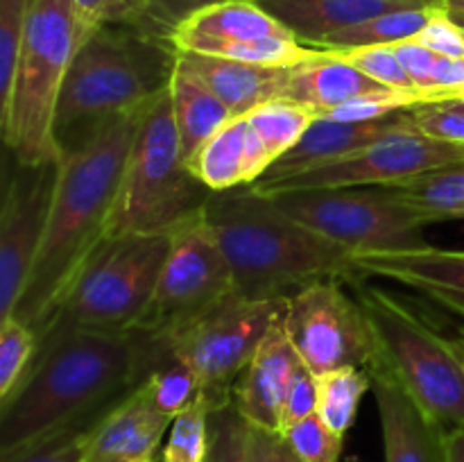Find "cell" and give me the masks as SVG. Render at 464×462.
I'll use <instances>...</instances> for the list:
<instances>
[{
	"mask_svg": "<svg viewBox=\"0 0 464 462\" xmlns=\"http://www.w3.org/2000/svg\"><path fill=\"white\" fill-rule=\"evenodd\" d=\"M447 462H464V426L447 430Z\"/></svg>",
	"mask_w": 464,
	"mask_h": 462,
	"instance_id": "681fc988",
	"label": "cell"
},
{
	"mask_svg": "<svg viewBox=\"0 0 464 462\" xmlns=\"http://www.w3.org/2000/svg\"><path fill=\"white\" fill-rule=\"evenodd\" d=\"M462 32H464V30H462Z\"/></svg>",
	"mask_w": 464,
	"mask_h": 462,
	"instance_id": "9f6ffc18",
	"label": "cell"
},
{
	"mask_svg": "<svg viewBox=\"0 0 464 462\" xmlns=\"http://www.w3.org/2000/svg\"><path fill=\"white\" fill-rule=\"evenodd\" d=\"M383 188L411 207L426 225L464 220V159Z\"/></svg>",
	"mask_w": 464,
	"mask_h": 462,
	"instance_id": "d4e9b609",
	"label": "cell"
},
{
	"mask_svg": "<svg viewBox=\"0 0 464 462\" xmlns=\"http://www.w3.org/2000/svg\"><path fill=\"white\" fill-rule=\"evenodd\" d=\"M177 48L139 27L107 25L86 39L62 86L54 118L59 152L77 148L98 127L143 107L168 89Z\"/></svg>",
	"mask_w": 464,
	"mask_h": 462,
	"instance_id": "277c9868",
	"label": "cell"
},
{
	"mask_svg": "<svg viewBox=\"0 0 464 462\" xmlns=\"http://www.w3.org/2000/svg\"><path fill=\"white\" fill-rule=\"evenodd\" d=\"M397 53L399 62L406 68L408 77H411L412 86H415L417 95L421 102H435L438 98V84H435V68H438L440 54L421 45L417 39L401 41V43L392 45Z\"/></svg>",
	"mask_w": 464,
	"mask_h": 462,
	"instance_id": "b9f144b4",
	"label": "cell"
},
{
	"mask_svg": "<svg viewBox=\"0 0 464 462\" xmlns=\"http://www.w3.org/2000/svg\"><path fill=\"white\" fill-rule=\"evenodd\" d=\"M236 294L234 276L204 216L172 231L157 293L136 329L170 338Z\"/></svg>",
	"mask_w": 464,
	"mask_h": 462,
	"instance_id": "8fae6325",
	"label": "cell"
},
{
	"mask_svg": "<svg viewBox=\"0 0 464 462\" xmlns=\"http://www.w3.org/2000/svg\"><path fill=\"white\" fill-rule=\"evenodd\" d=\"M102 419V417H100ZM95 421L68 426L23 451L0 457V462H89L86 457V435Z\"/></svg>",
	"mask_w": 464,
	"mask_h": 462,
	"instance_id": "8d00e7d4",
	"label": "cell"
},
{
	"mask_svg": "<svg viewBox=\"0 0 464 462\" xmlns=\"http://www.w3.org/2000/svg\"><path fill=\"white\" fill-rule=\"evenodd\" d=\"M148 370L150 344L139 329L63 331L39 340L30 371L0 401V457L98 421L143 385Z\"/></svg>",
	"mask_w": 464,
	"mask_h": 462,
	"instance_id": "6da1fadb",
	"label": "cell"
},
{
	"mask_svg": "<svg viewBox=\"0 0 464 462\" xmlns=\"http://www.w3.org/2000/svg\"><path fill=\"white\" fill-rule=\"evenodd\" d=\"M211 193L188 168L170 93L161 91L145 104L109 236L170 234L202 216Z\"/></svg>",
	"mask_w": 464,
	"mask_h": 462,
	"instance_id": "52a82bcc",
	"label": "cell"
},
{
	"mask_svg": "<svg viewBox=\"0 0 464 462\" xmlns=\"http://www.w3.org/2000/svg\"><path fill=\"white\" fill-rule=\"evenodd\" d=\"M272 199L295 220L352 254L429 247L424 236L429 225L383 186L302 190Z\"/></svg>",
	"mask_w": 464,
	"mask_h": 462,
	"instance_id": "9c48e42d",
	"label": "cell"
},
{
	"mask_svg": "<svg viewBox=\"0 0 464 462\" xmlns=\"http://www.w3.org/2000/svg\"><path fill=\"white\" fill-rule=\"evenodd\" d=\"M299 462H340L343 456V435L334 433L320 415H311L284 430Z\"/></svg>",
	"mask_w": 464,
	"mask_h": 462,
	"instance_id": "74e56055",
	"label": "cell"
},
{
	"mask_svg": "<svg viewBox=\"0 0 464 462\" xmlns=\"http://www.w3.org/2000/svg\"><path fill=\"white\" fill-rule=\"evenodd\" d=\"M435 84H438V98H435V102L456 100L464 89V57H440L438 68H435Z\"/></svg>",
	"mask_w": 464,
	"mask_h": 462,
	"instance_id": "7dc6e473",
	"label": "cell"
},
{
	"mask_svg": "<svg viewBox=\"0 0 464 462\" xmlns=\"http://www.w3.org/2000/svg\"><path fill=\"white\" fill-rule=\"evenodd\" d=\"M285 308L288 299L252 302L236 293L184 331L159 340L193 367L202 388L199 397L216 410L234 399L236 380Z\"/></svg>",
	"mask_w": 464,
	"mask_h": 462,
	"instance_id": "30bf717a",
	"label": "cell"
},
{
	"mask_svg": "<svg viewBox=\"0 0 464 462\" xmlns=\"http://www.w3.org/2000/svg\"><path fill=\"white\" fill-rule=\"evenodd\" d=\"M347 281H320L288 299L285 333L313 374L340 367H367L376 356L374 338L356 294Z\"/></svg>",
	"mask_w": 464,
	"mask_h": 462,
	"instance_id": "4fadbf2b",
	"label": "cell"
},
{
	"mask_svg": "<svg viewBox=\"0 0 464 462\" xmlns=\"http://www.w3.org/2000/svg\"><path fill=\"white\" fill-rule=\"evenodd\" d=\"M32 0H0V98L9 91Z\"/></svg>",
	"mask_w": 464,
	"mask_h": 462,
	"instance_id": "f35d334b",
	"label": "cell"
},
{
	"mask_svg": "<svg viewBox=\"0 0 464 462\" xmlns=\"http://www.w3.org/2000/svg\"><path fill=\"white\" fill-rule=\"evenodd\" d=\"M145 104L111 118L77 148L62 152L44 243L14 308V317L25 322L36 335L45 329L91 254L109 238Z\"/></svg>",
	"mask_w": 464,
	"mask_h": 462,
	"instance_id": "7a4b0ae2",
	"label": "cell"
},
{
	"mask_svg": "<svg viewBox=\"0 0 464 462\" xmlns=\"http://www.w3.org/2000/svg\"><path fill=\"white\" fill-rule=\"evenodd\" d=\"M93 32L72 0H32L12 84L0 98L3 139L14 161L36 166L57 159L54 118L75 54Z\"/></svg>",
	"mask_w": 464,
	"mask_h": 462,
	"instance_id": "5b68a950",
	"label": "cell"
},
{
	"mask_svg": "<svg viewBox=\"0 0 464 462\" xmlns=\"http://www.w3.org/2000/svg\"><path fill=\"white\" fill-rule=\"evenodd\" d=\"M381 91L390 89L358 71L340 53L315 50V54L308 57L306 62L290 68L285 98L304 104L320 118L349 100H356L367 93H381Z\"/></svg>",
	"mask_w": 464,
	"mask_h": 462,
	"instance_id": "7402d4cb",
	"label": "cell"
},
{
	"mask_svg": "<svg viewBox=\"0 0 464 462\" xmlns=\"http://www.w3.org/2000/svg\"><path fill=\"white\" fill-rule=\"evenodd\" d=\"M415 100L397 93V91H381V93H367L356 100H349V102L340 104L338 109L320 118H331V120L338 122H374L403 111V109L415 107Z\"/></svg>",
	"mask_w": 464,
	"mask_h": 462,
	"instance_id": "60d3db41",
	"label": "cell"
},
{
	"mask_svg": "<svg viewBox=\"0 0 464 462\" xmlns=\"http://www.w3.org/2000/svg\"><path fill=\"white\" fill-rule=\"evenodd\" d=\"M421 45H426L429 50H433L440 57H453L460 59L464 57V32L458 23H453V18L449 16L447 9L435 7L430 14L429 23H426L424 30L417 36Z\"/></svg>",
	"mask_w": 464,
	"mask_h": 462,
	"instance_id": "7bdbcfd3",
	"label": "cell"
},
{
	"mask_svg": "<svg viewBox=\"0 0 464 462\" xmlns=\"http://www.w3.org/2000/svg\"><path fill=\"white\" fill-rule=\"evenodd\" d=\"M270 166H272V157L270 152H267L266 143H263L261 136H258L247 122L245 152H243V184H254L256 179H261Z\"/></svg>",
	"mask_w": 464,
	"mask_h": 462,
	"instance_id": "bcb514c9",
	"label": "cell"
},
{
	"mask_svg": "<svg viewBox=\"0 0 464 462\" xmlns=\"http://www.w3.org/2000/svg\"><path fill=\"white\" fill-rule=\"evenodd\" d=\"M411 116L417 130L424 131L430 139L464 145V102H458V100L421 102L411 107Z\"/></svg>",
	"mask_w": 464,
	"mask_h": 462,
	"instance_id": "ab89813d",
	"label": "cell"
},
{
	"mask_svg": "<svg viewBox=\"0 0 464 462\" xmlns=\"http://www.w3.org/2000/svg\"><path fill=\"white\" fill-rule=\"evenodd\" d=\"M172 45L181 53L208 54V57L231 59V62L254 63V66H276L293 68L297 63L306 62L315 54V48L299 43L297 39H249V41H227L211 39V36H193V34H172Z\"/></svg>",
	"mask_w": 464,
	"mask_h": 462,
	"instance_id": "484cf974",
	"label": "cell"
},
{
	"mask_svg": "<svg viewBox=\"0 0 464 462\" xmlns=\"http://www.w3.org/2000/svg\"><path fill=\"white\" fill-rule=\"evenodd\" d=\"M249 460L252 462H299L284 433L256 428L249 424Z\"/></svg>",
	"mask_w": 464,
	"mask_h": 462,
	"instance_id": "f6af8a7d",
	"label": "cell"
},
{
	"mask_svg": "<svg viewBox=\"0 0 464 462\" xmlns=\"http://www.w3.org/2000/svg\"><path fill=\"white\" fill-rule=\"evenodd\" d=\"M208 417L211 406L204 401V397H198L186 410H181L168 430L161 462H207L211 444Z\"/></svg>",
	"mask_w": 464,
	"mask_h": 462,
	"instance_id": "d6a6232c",
	"label": "cell"
},
{
	"mask_svg": "<svg viewBox=\"0 0 464 462\" xmlns=\"http://www.w3.org/2000/svg\"><path fill=\"white\" fill-rule=\"evenodd\" d=\"M340 54L347 62H352L358 71L365 72L367 77L383 84L385 89L408 95V98H412L420 104V95H417L415 86H412L411 77H408L403 63L399 62L392 45H372V48H356Z\"/></svg>",
	"mask_w": 464,
	"mask_h": 462,
	"instance_id": "d590c367",
	"label": "cell"
},
{
	"mask_svg": "<svg viewBox=\"0 0 464 462\" xmlns=\"http://www.w3.org/2000/svg\"><path fill=\"white\" fill-rule=\"evenodd\" d=\"M254 3H258V0H254Z\"/></svg>",
	"mask_w": 464,
	"mask_h": 462,
	"instance_id": "11a10c76",
	"label": "cell"
},
{
	"mask_svg": "<svg viewBox=\"0 0 464 462\" xmlns=\"http://www.w3.org/2000/svg\"><path fill=\"white\" fill-rule=\"evenodd\" d=\"M456 100H458V102H464V89L460 91V95H458V98H456Z\"/></svg>",
	"mask_w": 464,
	"mask_h": 462,
	"instance_id": "db71d44e",
	"label": "cell"
},
{
	"mask_svg": "<svg viewBox=\"0 0 464 462\" xmlns=\"http://www.w3.org/2000/svg\"><path fill=\"white\" fill-rule=\"evenodd\" d=\"M440 7L447 9V12L464 14V0H440Z\"/></svg>",
	"mask_w": 464,
	"mask_h": 462,
	"instance_id": "816d5d0a",
	"label": "cell"
},
{
	"mask_svg": "<svg viewBox=\"0 0 464 462\" xmlns=\"http://www.w3.org/2000/svg\"><path fill=\"white\" fill-rule=\"evenodd\" d=\"M170 245L172 231L109 236L91 254L36 338L63 331L125 333L136 329L148 315Z\"/></svg>",
	"mask_w": 464,
	"mask_h": 462,
	"instance_id": "ba28073f",
	"label": "cell"
},
{
	"mask_svg": "<svg viewBox=\"0 0 464 462\" xmlns=\"http://www.w3.org/2000/svg\"><path fill=\"white\" fill-rule=\"evenodd\" d=\"M372 390L370 371L362 367H340L317 376V415L334 433L347 435L356 421L361 399Z\"/></svg>",
	"mask_w": 464,
	"mask_h": 462,
	"instance_id": "f546056e",
	"label": "cell"
},
{
	"mask_svg": "<svg viewBox=\"0 0 464 462\" xmlns=\"http://www.w3.org/2000/svg\"><path fill=\"white\" fill-rule=\"evenodd\" d=\"M207 462H252L249 460V421L238 410L234 399L211 410L208 417Z\"/></svg>",
	"mask_w": 464,
	"mask_h": 462,
	"instance_id": "e575fe53",
	"label": "cell"
},
{
	"mask_svg": "<svg viewBox=\"0 0 464 462\" xmlns=\"http://www.w3.org/2000/svg\"><path fill=\"white\" fill-rule=\"evenodd\" d=\"M284 320L285 315H281L272 324L234 388V401L245 419L272 433L284 430L285 394L304 362L285 333Z\"/></svg>",
	"mask_w": 464,
	"mask_h": 462,
	"instance_id": "2e32d148",
	"label": "cell"
},
{
	"mask_svg": "<svg viewBox=\"0 0 464 462\" xmlns=\"http://www.w3.org/2000/svg\"><path fill=\"white\" fill-rule=\"evenodd\" d=\"M177 54L211 86L213 93L229 107L234 118H247L263 104L285 98L290 68L254 66L181 50H177Z\"/></svg>",
	"mask_w": 464,
	"mask_h": 462,
	"instance_id": "44dd1931",
	"label": "cell"
},
{
	"mask_svg": "<svg viewBox=\"0 0 464 462\" xmlns=\"http://www.w3.org/2000/svg\"><path fill=\"white\" fill-rule=\"evenodd\" d=\"M202 216L240 297L290 299L320 281L361 279L347 247L308 229L249 186L211 193Z\"/></svg>",
	"mask_w": 464,
	"mask_h": 462,
	"instance_id": "3957f363",
	"label": "cell"
},
{
	"mask_svg": "<svg viewBox=\"0 0 464 462\" xmlns=\"http://www.w3.org/2000/svg\"><path fill=\"white\" fill-rule=\"evenodd\" d=\"M464 159V145L444 143L430 139L417 130L415 120L408 116L401 125L385 131L365 148L347 154V157L331 161L315 170L302 175L285 177V179L267 181V184H245L256 193L276 197L285 193H302V190L324 188H353V186H388L406 181L411 177L429 172L433 168Z\"/></svg>",
	"mask_w": 464,
	"mask_h": 462,
	"instance_id": "7c38bea8",
	"label": "cell"
},
{
	"mask_svg": "<svg viewBox=\"0 0 464 462\" xmlns=\"http://www.w3.org/2000/svg\"><path fill=\"white\" fill-rule=\"evenodd\" d=\"M435 7L424 9H403V12H390L376 16L372 21L353 25L349 30L335 32L317 41L313 48L329 50V53H347L356 48H372V45H394L401 41H411L420 36L429 23Z\"/></svg>",
	"mask_w": 464,
	"mask_h": 462,
	"instance_id": "f1b7e54d",
	"label": "cell"
},
{
	"mask_svg": "<svg viewBox=\"0 0 464 462\" xmlns=\"http://www.w3.org/2000/svg\"><path fill=\"white\" fill-rule=\"evenodd\" d=\"M245 134H247V118H234L188 161L195 177L213 193L245 186Z\"/></svg>",
	"mask_w": 464,
	"mask_h": 462,
	"instance_id": "83f0119b",
	"label": "cell"
},
{
	"mask_svg": "<svg viewBox=\"0 0 464 462\" xmlns=\"http://www.w3.org/2000/svg\"><path fill=\"white\" fill-rule=\"evenodd\" d=\"M82 25L89 32L100 27H139L150 34L170 39L172 30L163 23L157 0H72Z\"/></svg>",
	"mask_w": 464,
	"mask_h": 462,
	"instance_id": "1f68e13d",
	"label": "cell"
},
{
	"mask_svg": "<svg viewBox=\"0 0 464 462\" xmlns=\"http://www.w3.org/2000/svg\"><path fill=\"white\" fill-rule=\"evenodd\" d=\"M39 349L34 331L18 317L0 320V401L9 397L30 371Z\"/></svg>",
	"mask_w": 464,
	"mask_h": 462,
	"instance_id": "836d02e7",
	"label": "cell"
},
{
	"mask_svg": "<svg viewBox=\"0 0 464 462\" xmlns=\"http://www.w3.org/2000/svg\"><path fill=\"white\" fill-rule=\"evenodd\" d=\"M447 14L453 18V23H458V25L464 30V14H460V12H447Z\"/></svg>",
	"mask_w": 464,
	"mask_h": 462,
	"instance_id": "f5cc1de1",
	"label": "cell"
},
{
	"mask_svg": "<svg viewBox=\"0 0 464 462\" xmlns=\"http://www.w3.org/2000/svg\"><path fill=\"white\" fill-rule=\"evenodd\" d=\"M157 3H159V14H161L163 23L175 32L177 25H181L186 18L202 12V9L211 7V5L225 3V0H157Z\"/></svg>",
	"mask_w": 464,
	"mask_h": 462,
	"instance_id": "c3c4849f",
	"label": "cell"
},
{
	"mask_svg": "<svg viewBox=\"0 0 464 462\" xmlns=\"http://www.w3.org/2000/svg\"><path fill=\"white\" fill-rule=\"evenodd\" d=\"M361 279H383L421 294L464 297V249L429 247L411 252L353 254Z\"/></svg>",
	"mask_w": 464,
	"mask_h": 462,
	"instance_id": "ffe728a7",
	"label": "cell"
},
{
	"mask_svg": "<svg viewBox=\"0 0 464 462\" xmlns=\"http://www.w3.org/2000/svg\"><path fill=\"white\" fill-rule=\"evenodd\" d=\"M406 116L408 109L374 122H338L331 120V118H315L313 125L306 130V134L299 139V143L290 148L284 157L276 159L267 168L266 175L254 181V184L285 179V177L302 175V172L315 170V168L326 166V163L338 161V159L365 148L367 143L383 136L385 131L401 125Z\"/></svg>",
	"mask_w": 464,
	"mask_h": 462,
	"instance_id": "d6986e66",
	"label": "cell"
},
{
	"mask_svg": "<svg viewBox=\"0 0 464 462\" xmlns=\"http://www.w3.org/2000/svg\"><path fill=\"white\" fill-rule=\"evenodd\" d=\"M361 302L383 365L444 430L464 426V347L430 326L390 290L347 281ZM372 361V362H374Z\"/></svg>",
	"mask_w": 464,
	"mask_h": 462,
	"instance_id": "8992f818",
	"label": "cell"
},
{
	"mask_svg": "<svg viewBox=\"0 0 464 462\" xmlns=\"http://www.w3.org/2000/svg\"><path fill=\"white\" fill-rule=\"evenodd\" d=\"M150 335V333H148ZM152 340V365L143 380L145 392L163 415L175 419L181 410L190 406L202 394L199 379L184 358L175 356L159 338Z\"/></svg>",
	"mask_w": 464,
	"mask_h": 462,
	"instance_id": "4316f807",
	"label": "cell"
},
{
	"mask_svg": "<svg viewBox=\"0 0 464 462\" xmlns=\"http://www.w3.org/2000/svg\"><path fill=\"white\" fill-rule=\"evenodd\" d=\"M59 161L62 154L36 166L14 161L16 172L5 181L0 208V320L14 315L44 243L59 181Z\"/></svg>",
	"mask_w": 464,
	"mask_h": 462,
	"instance_id": "5bb4252c",
	"label": "cell"
},
{
	"mask_svg": "<svg viewBox=\"0 0 464 462\" xmlns=\"http://www.w3.org/2000/svg\"><path fill=\"white\" fill-rule=\"evenodd\" d=\"M379 408L385 462H447V430L379 362L367 367Z\"/></svg>",
	"mask_w": 464,
	"mask_h": 462,
	"instance_id": "9a60e30c",
	"label": "cell"
},
{
	"mask_svg": "<svg viewBox=\"0 0 464 462\" xmlns=\"http://www.w3.org/2000/svg\"><path fill=\"white\" fill-rule=\"evenodd\" d=\"M317 399H320V392H317V374H313V371L302 362V367H299L297 374H295L293 383H290L288 394H285L284 417H281L284 430L288 428V426L297 424V421L306 419V417L315 415ZM284 430H281V433H284Z\"/></svg>",
	"mask_w": 464,
	"mask_h": 462,
	"instance_id": "ee69618b",
	"label": "cell"
},
{
	"mask_svg": "<svg viewBox=\"0 0 464 462\" xmlns=\"http://www.w3.org/2000/svg\"><path fill=\"white\" fill-rule=\"evenodd\" d=\"M315 118V113L304 104L293 102L288 98H279L249 113L247 122L261 136L267 152H270L272 163H275L276 159L284 157L290 148L299 143V139L306 134Z\"/></svg>",
	"mask_w": 464,
	"mask_h": 462,
	"instance_id": "4dcf8cb0",
	"label": "cell"
},
{
	"mask_svg": "<svg viewBox=\"0 0 464 462\" xmlns=\"http://www.w3.org/2000/svg\"><path fill=\"white\" fill-rule=\"evenodd\" d=\"M168 93H170L181 149L186 161H190L227 122L234 120V116L229 107L213 93L211 86L179 54L172 68Z\"/></svg>",
	"mask_w": 464,
	"mask_h": 462,
	"instance_id": "603a6c76",
	"label": "cell"
},
{
	"mask_svg": "<svg viewBox=\"0 0 464 462\" xmlns=\"http://www.w3.org/2000/svg\"><path fill=\"white\" fill-rule=\"evenodd\" d=\"M258 5L288 27L299 43L313 48L335 32L390 12L440 7V0H258Z\"/></svg>",
	"mask_w": 464,
	"mask_h": 462,
	"instance_id": "ac0fdd59",
	"label": "cell"
},
{
	"mask_svg": "<svg viewBox=\"0 0 464 462\" xmlns=\"http://www.w3.org/2000/svg\"><path fill=\"white\" fill-rule=\"evenodd\" d=\"M172 417L163 415L145 388H136L86 435L89 462H157Z\"/></svg>",
	"mask_w": 464,
	"mask_h": 462,
	"instance_id": "e0dca14e",
	"label": "cell"
},
{
	"mask_svg": "<svg viewBox=\"0 0 464 462\" xmlns=\"http://www.w3.org/2000/svg\"><path fill=\"white\" fill-rule=\"evenodd\" d=\"M424 297L429 299V302H433L435 306L444 308V311H449L451 315L464 320V297H456V294H444V293L424 294Z\"/></svg>",
	"mask_w": 464,
	"mask_h": 462,
	"instance_id": "f907efd6",
	"label": "cell"
},
{
	"mask_svg": "<svg viewBox=\"0 0 464 462\" xmlns=\"http://www.w3.org/2000/svg\"><path fill=\"white\" fill-rule=\"evenodd\" d=\"M172 34L211 36V39L249 41V39H295L293 32L281 25L254 0H225L186 18Z\"/></svg>",
	"mask_w": 464,
	"mask_h": 462,
	"instance_id": "cb8c5ba5",
	"label": "cell"
}]
</instances>
